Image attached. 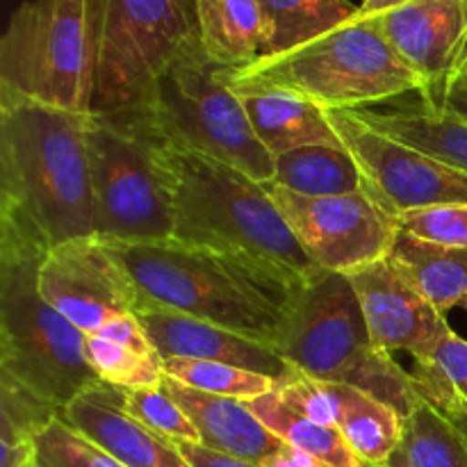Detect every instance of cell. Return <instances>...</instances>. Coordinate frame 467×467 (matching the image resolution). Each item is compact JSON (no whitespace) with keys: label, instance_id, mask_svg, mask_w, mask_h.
Wrapping results in <instances>:
<instances>
[{"label":"cell","instance_id":"obj_25","mask_svg":"<svg viewBox=\"0 0 467 467\" xmlns=\"http://www.w3.org/2000/svg\"><path fill=\"white\" fill-rule=\"evenodd\" d=\"M337 400L336 429L360 461L383 467L401 436V418L392 406L369 392L333 383Z\"/></svg>","mask_w":467,"mask_h":467},{"label":"cell","instance_id":"obj_15","mask_svg":"<svg viewBox=\"0 0 467 467\" xmlns=\"http://www.w3.org/2000/svg\"><path fill=\"white\" fill-rule=\"evenodd\" d=\"M358 296L369 336L379 349L427 354L451 331L445 315L433 308L388 258L345 274Z\"/></svg>","mask_w":467,"mask_h":467},{"label":"cell","instance_id":"obj_5","mask_svg":"<svg viewBox=\"0 0 467 467\" xmlns=\"http://www.w3.org/2000/svg\"><path fill=\"white\" fill-rule=\"evenodd\" d=\"M48 251L21 228L0 222V372L64 409L100 383L85 356V333L39 292Z\"/></svg>","mask_w":467,"mask_h":467},{"label":"cell","instance_id":"obj_29","mask_svg":"<svg viewBox=\"0 0 467 467\" xmlns=\"http://www.w3.org/2000/svg\"><path fill=\"white\" fill-rule=\"evenodd\" d=\"M85 356L99 381L119 390L160 388L167 377L160 356H144L99 333L85 336Z\"/></svg>","mask_w":467,"mask_h":467},{"label":"cell","instance_id":"obj_22","mask_svg":"<svg viewBox=\"0 0 467 467\" xmlns=\"http://www.w3.org/2000/svg\"><path fill=\"white\" fill-rule=\"evenodd\" d=\"M388 260L442 315L467 295V246L438 244L400 231Z\"/></svg>","mask_w":467,"mask_h":467},{"label":"cell","instance_id":"obj_19","mask_svg":"<svg viewBox=\"0 0 467 467\" xmlns=\"http://www.w3.org/2000/svg\"><path fill=\"white\" fill-rule=\"evenodd\" d=\"M235 94L272 158L304 146H345L327 109L301 96L278 89H244Z\"/></svg>","mask_w":467,"mask_h":467},{"label":"cell","instance_id":"obj_17","mask_svg":"<svg viewBox=\"0 0 467 467\" xmlns=\"http://www.w3.org/2000/svg\"><path fill=\"white\" fill-rule=\"evenodd\" d=\"M62 418L126 467H192L176 442L141 427L123 410V390L94 383L68 401Z\"/></svg>","mask_w":467,"mask_h":467},{"label":"cell","instance_id":"obj_13","mask_svg":"<svg viewBox=\"0 0 467 467\" xmlns=\"http://www.w3.org/2000/svg\"><path fill=\"white\" fill-rule=\"evenodd\" d=\"M39 292L85 336L140 310L135 283L96 235L50 249L41 260Z\"/></svg>","mask_w":467,"mask_h":467},{"label":"cell","instance_id":"obj_16","mask_svg":"<svg viewBox=\"0 0 467 467\" xmlns=\"http://www.w3.org/2000/svg\"><path fill=\"white\" fill-rule=\"evenodd\" d=\"M135 315L162 360L185 358L226 363L265 374L269 379H278L287 369V360L272 345L251 340L217 324L158 306H141Z\"/></svg>","mask_w":467,"mask_h":467},{"label":"cell","instance_id":"obj_18","mask_svg":"<svg viewBox=\"0 0 467 467\" xmlns=\"http://www.w3.org/2000/svg\"><path fill=\"white\" fill-rule=\"evenodd\" d=\"M164 388L178 401L201 436V445L219 454L260 465L269 454L283 445L254 413L244 401L233 397L210 395L194 390L171 377H164Z\"/></svg>","mask_w":467,"mask_h":467},{"label":"cell","instance_id":"obj_10","mask_svg":"<svg viewBox=\"0 0 467 467\" xmlns=\"http://www.w3.org/2000/svg\"><path fill=\"white\" fill-rule=\"evenodd\" d=\"M199 39L194 0H96L91 114L140 108L155 80Z\"/></svg>","mask_w":467,"mask_h":467},{"label":"cell","instance_id":"obj_20","mask_svg":"<svg viewBox=\"0 0 467 467\" xmlns=\"http://www.w3.org/2000/svg\"><path fill=\"white\" fill-rule=\"evenodd\" d=\"M205 53L222 67L237 68L263 57L269 26L260 0H194Z\"/></svg>","mask_w":467,"mask_h":467},{"label":"cell","instance_id":"obj_8","mask_svg":"<svg viewBox=\"0 0 467 467\" xmlns=\"http://www.w3.org/2000/svg\"><path fill=\"white\" fill-rule=\"evenodd\" d=\"M96 237L150 244L173 237V205L144 109L89 114L87 126Z\"/></svg>","mask_w":467,"mask_h":467},{"label":"cell","instance_id":"obj_9","mask_svg":"<svg viewBox=\"0 0 467 467\" xmlns=\"http://www.w3.org/2000/svg\"><path fill=\"white\" fill-rule=\"evenodd\" d=\"M223 67L194 41L155 80L140 105L164 140L240 169L255 182L274 181L276 164L251 128L240 96L223 82Z\"/></svg>","mask_w":467,"mask_h":467},{"label":"cell","instance_id":"obj_30","mask_svg":"<svg viewBox=\"0 0 467 467\" xmlns=\"http://www.w3.org/2000/svg\"><path fill=\"white\" fill-rule=\"evenodd\" d=\"M164 374L194 390L210 392L219 397H233V400H255L274 390V379L265 374L249 372V369L235 368L226 363H208V360H185L169 358L162 360Z\"/></svg>","mask_w":467,"mask_h":467},{"label":"cell","instance_id":"obj_7","mask_svg":"<svg viewBox=\"0 0 467 467\" xmlns=\"http://www.w3.org/2000/svg\"><path fill=\"white\" fill-rule=\"evenodd\" d=\"M96 0H26L0 36V99L91 112Z\"/></svg>","mask_w":467,"mask_h":467},{"label":"cell","instance_id":"obj_37","mask_svg":"<svg viewBox=\"0 0 467 467\" xmlns=\"http://www.w3.org/2000/svg\"><path fill=\"white\" fill-rule=\"evenodd\" d=\"M176 447L192 467H258L254 463H246V461L233 459V456L208 450L201 442H176Z\"/></svg>","mask_w":467,"mask_h":467},{"label":"cell","instance_id":"obj_31","mask_svg":"<svg viewBox=\"0 0 467 467\" xmlns=\"http://www.w3.org/2000/svg\"><path fill=\"white\" fill-rule=\"evenodd\" d=\"M410 374L418 392L429 401L459 397L467 404V340L450 331L427 354L413 358Z\"/></svg>","mask_w":467,"mask_h":467},{"label":"cell","instance_id":"obj_4","mask_svg":"<svg viewBox=\"0 0 467 467\" xmlns=\"http://www.w3.org/2000/svg\"><path fill=\"white\" fill-rule=\"evenodd\" d=\"M222 78L233 91L278 89L324 109L372 108L410 91L422 94V80L363 16L246 67H223Z\"/></svg>","mask_w":467,"mask_h":467},{"label":"cell","instance_id":"obj_34","mask_svg":"<svg viewBox=\"0 0 467 467\" xmlns=\"http://www.w3.org/2000/svg\"><path fill=\"white\" fill-rule=\"evenodd\" d=\"M274 392L285 401L296 413L306 415L313 422L324 427H336L337 422V400L333 383L319 381L304 369L287 363V369L278 379H274Z\"/></svg>","mask_w":467,"mask_h":467},{"label":"cell","instance_id":"obj_27","mask_svg":"<svg viewBox=\"0 0 467 467\" xmlns=\"http://www.w3.org/2000/svg\"><path fill=\"white\" fill-rule=\"evenodd\" d=\"M246 409L287 445L304 450L308 454L317 456L331 467H372L351 451L345 438L340 436L336 427H324L313 422L306 415L296 413L292 406H287L276 392H267L263 397L244 401Z\"/></svg>","mask_w":467,"mask_h":467},{"label":"cell","instance_id":"obj_42","mask_svg":"<svg viewBox=\"0 0 467 467\" xmlns=\"http://www.w3.org/2000/svg\"><path fill=\"white\" fill-rule=\"evenodd\" d=\"M461 306H463V308H465V310H467V295H465V296H463V301H461Z\"/></svg>","mask_w":467,"mask_h":467},{"label":"cell","instance_id":"obj_12","mask_svg":"<svg viewBox=\"0 0 467 467\" xmlns=\"http://www.w3.org/2000/svg\"><path fill=\"white\" fill-rule=\"evenodd\" d=\"M342 144L358 162L365 187L392 214L436 205H467V173L400 144L356 119L349 109H327Z\"/></svg>","mask_w":467,"mask_h":467},{"label":"cell","instance_id":"obj_33","mask_svg":"<svg viewBox=\"0 0 467 467\" xmlns=\"http://www.w3.org/2000/svg\"><path fill=\"white\" fill-rule=\"evenodd\" d=\"M39 467H126L59 415L36 436Z\"/></svg>","mask_w":467,"mask_h":467},{"label":"cell","instance_id":"obj_36","mask_svg":"<svg viewBox=\"0 0 467 467\" xmlns=\"http://www.w3.org/2000/svg\"><path fill=\"white\" fill-rule=\"evenodd\" d=\"M99 336L108 337V340L117 342V345L130 347V349L140 351V354L144 356H160L158 351H155L153 342H150L149 333L144 331V327H141V322L137 319L135 313L119 315V317L109 319V322L100 328Z\"/></svg>","mask_w":467,"mask_h":467},{"label":"cell","instance_id":"obj_21","mask_svg":"<svg viewBox=\"0 0 467 467\" xmlns=\"http://www.w3.org/2000/svg\"><path fill=\"white\" fill-rule=\"evenodd\" d=\"M349 112L381 135L467 173V121L463 119L429 109L427 105L395 109L358 108Z\"/></svg>","mask_w":467,"mask_h":467},{"label":"cell","instance_id":"obj_38","mask_svg":"<svg viewBox=\"0 0 467 467\" xmlns=\"http://www.w3.org/2000/svg\"><path fill=\"white\" fill-rule=\"evenodd\" d=\"M441 112L454 114V117L463 119L467 121V85H461V82H451L445 89V96H442Z\"/></svg>","mask_w":467,"mask_h":467},{"label":"cell","instance_id":"obj_32","mask_svg":"<svg viewBox=\"0 0 467 467\" xmlns=\"http://www.w3.org/2000/svg\"><path fill=\"white\" fill-rule=\"evenodd\" d=\"M123 410L141 427L167 438V441L201 442L196 427L187 418L185 410L178 406V401L169 395L164 383L160 388L123 390Z\"/></svg>","mask_w":467,"mask_h":467},{"label":"cell","instance_id":"obj_3","mask_svg":"<svg viewBox=\"0 0 467 467\" xmlns=\"http://www.w3.org/2000/svg\"><path fill=\"white\" fill-rule=\"evenodd\" d=\"M155 158L171 194L173 240L255 255L304 281L322 272L265 185L222 160L164 140L158 130Z\"/></svg>","mask_w":467,"mask_h":467},{"label":"cell","instance_id":"obj_39","mask_svg":"<svg viewBox=\"0 0 467 467\" xmlns=\"http://www.w3.org/2000/svg\"><path fill=\"white\" fill-rule=\"evenodd\" d=\"M431 404H436L438 409H441L442 413H445L447 418L456 424V429L463 433L465 441H467V404L465 401H461L459 397H450V400L431 401Z\"/></svg>","mask_w":467,"mask_h":467},{"label":"cell","instance_id":"obj_2","mask_svg":"<svg viewBox=\"0 0 467 467\" xmlns=\"http://www.w3.org/2000/svg\"><path fill=\"white\" fill-rule=\"evenodd\" d=\"M89 114L0 99V222L30 233L46 251L96 235Z\"/></svg>","mask_w":467,"mask_h":467},{"label":"cell","instance_id":"obj_43","mask_svg":"<svg viewBox=\"0 0 467 467\" xmlns=\"http://www.w3.org/2000/svg\"><path fill=\"white\" fill-rule=\"evenodd\" d=\"M26 467H39V463H36V461H35V463H30V465H26Z\"/></svg>","mask_w":467,"mask_h":467},{"label":"cell","instance_id":"obj_28","mask_svg":"<svg viewBox=\"0 0 467 467\" xmlns=\"http://www.w3.org/2000/svg\"><path fill=\"white\" fill-rule=\"evenodd\" d=\"M269 26V48L276 55L296 48L358 16L351 0H260Z\"/></svg>","mask_w":467,"mask_h":467},{"label":"cell","instance_id":"obj_35","mask_svg":"<svg viewBox=\"0 0 467 467\" xmlns=\"http://www.w3.org/2000/svg\"><path fill=\"white\" fill-rule=\"evenodd\" d=\"M400 228L438 244L467 246V205H436L400 214Z\"/></svg>","mask_w":467,"mask_h":467},{"label":"cell","instance_id":"obj_41","mask_svg":"<svg viewBox=\"0 0 467 467\" xmlns=\"http://www.w3.org/2000/svg\"><path fill=\"white\" fill-rule=\"evenodd\" d=\"M451 82H461V85H467V46H465L463 55H461L459 67H456L454 78H451ZM451 82H450V85H451ZM450 85H447V87H450Z\"/></svg>","mask_w":467,"mask_h":467},{"label":"cell","instance_id":"obj_23","mask_svg":"<svg viewBox=\"0 0 467 467\" xmlns=\"http://www.w3.org/2000/svg\"><path fill=\"white\" fill-rule=\"evenodd\" d=\"M383 467H467V441L436 404L420 395Z\"/></svg>","mask_w":467,"mask_h":467},{"label":"cell","instance_id":"obj_11","mask_svg":"<svg viewBox=\"0 0 467 467\" xmlns=\"http://www.w3.org/2000/svg\"><path fill=\"white\" fill-rule=\"evenodd\" d=\"M296 242L322 272L349 274L390 255L400 217L363 187L340 196H301L265 182Z\"/></svg>","mask_w":467,"mask_h":467},{"label":"cell","instance_id":"obj_26","mask_svg":"<svg viewBox=\"0 0 467 467\" xmlns=\"http://www.w3.org/2000/svg\"><path fill=\"white\" fill-rule=\"evenodd\" d=\"M62 409L0 372V467H26L36 461V436Z\"/></svg>","mask_w":467,"mask_h":467},{"label":"cell","instance_id":"obj_1","mask_svg":"<svg viewBox=\"0 0 467 467\" xmlns=\"http://www.w3.org/2000/svg\"><path fill=\"white\" fill-rule=\"evenodd\" d=\"M103 242V240H100ZM140 292L141 306L176 310L272 345L285 336L306 281L249 254L178 240L105 242Z\"/></svg>","mask_w":467,"mask_h":467},{"label":"cell","instance_id":"obj_14","mask_svg":"<svg viewBox=\"0 0 467 467\" xmlns=\"http://www.w3.org/2000/svg\"><path fill=\"white\" fill-rule=\"evenodd\" d=\"M372 21L422 80V105L441 109L467 46V0H413Z\"/></svg>","mask_w":467,"mask_h":467},{"label":"cell","instance_id":"obj_24","mask_svg":"<svg viewBox=\"0 0 467 467\" xmlns=\"http://www.w3.org/2000/svg\"><path fill=\"white\" fill-rule=\"evenodd\" d=\"M274 185L301 196H340L365 187L347 146H304L274 158Z\"/></svg>","mask_w":467,"mask_h":467},{"label":"cell","instance_id":"obj_6","mask_svg":"<svg viewBox=\"0 0 467 467\" xmlns=\"http://www.w3.org/2000/svg\"><path fill=\"white\" fill-rule=\"evenodd\" d=\"M276 351L319 381L369 392L401 418L420 397L413 374L374 345L345 274L317 272L306 281Z\"/></svg>","mask_w":467,"mask_h":467},{"label":"cell","instance_id":"obj_40","mask_svg":"<svg viewBox=\"0 0 467 467\" xmlns=\"http://www.w3.org/2000/svg\"><path fill=\"white\" fill-rule=\"evenodd\" d=\"M413 3V0H363L358 5V16L363 18H377L381 14L392 12L397 7H404V5Z\"/></svg>","mask_w":467,"mask_h":467}]
</instances>
